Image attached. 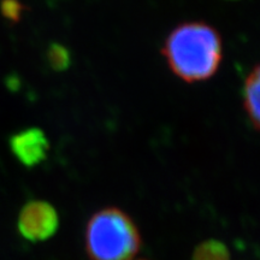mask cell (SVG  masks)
Wrapping results in <instances>:
<instances>
[{
  "label": "cell",
  "instance_id": "6da1fadb",
  "mask_svg": "<svg viewBox=\"0 0 260 260\" xmlns=\"http://www.w3.org/2000/svg\"><path fill=\"white\" fill-rule=\"evenodd\" d=\"M161 54L171 73L187 83L210 80L223 60V40L213 25L182 22L169 32Z\"/></svg>",
  "mask_w": 260,
  "mask_h": 260
},
{
  "label": "cell",
  "instance_id": "7a4b0ae2",
  "mask_svg": "<svg viewBox=\"0 0 260 260\" xmlns=\"http://www.w3.org/2000/svg\"><path fill=\"white\" fill-rule=\"evenodd\" d=\"M141 242L136 223L118 207L99 210L87 223L86 249L90 260H134Z\"/></svg>",
  "mask_w": 260,
  "mask_h": 260
},
{
  "label": "cell",
  "instance_id": "3957f363",
  "mask_svg": "<svg viewBox=\"0 0 260 260\" xmlns=\"http://www.w3.org/2000/svg\"><path fill=\"white\" fill-rule=\"evenodd\" d=\"M58 226L59 217L57 211L46 201H29L19 212L18 230L28 241H46L56 234Z\"/></svg>",
  "mask_w": 260,
  "mask_h": 260
},
{
  "label": "cell",
  "instance_id": "277c9868",
  "mask_svg": "<svg viewBox=\"0 0 260 260\" xmlns=\"http://www.w3.org/2000/svg\"><path fill=\"white\" fill-rule=\"evenodd\" d=\"M10 148L22 164L31 168L46 159L50 145L41 129L28 128L10 139Z\"/></svg>",
  "mask_w": 260,
  "mask_h": 260
},
{
  "label": "cell",
  "instance_id": "5b68a950",
  "mask_svg": "<svg viewBox=\"0 0 260 260\" xmlns=\"http://www.w3.org/2000/svg\"><path fill=\"white\" fill-rule=\"evenodd\" d=\"M242 105L249 122L260 130V64L249 71L243 82Z\"/></svg>",
  "mask_w": 260,
  "mask_h": 260
},
{
  "label": "cell",
  "instance_id": "8992f818",
  "mask_svg": "<svg viewBox=\"0 0 260 260\" xmlns=\"http://www.w3.org/2000/svg\"><path fill=\"white\" fill-rule=\"evenodd\" d=\"M229 251L222 242L216 240L201 242L195 248L193 260H229Z\"/></svg>",
  "mask_w": 260,
  "mask_h": 260
},
{
  "label": "cell",
  "instance_id": "52a82bcc",
  "mask_svg": "<svg viewBox=\"0 0 260 260\" xmlns=\"http://www.w3.org/2000/svg\"><path fill=\"white\" fill-rule=\"evenodd\" d=\"M48 60L51 67L56 70L67 69L70 64L69 51L60 45H53L48 51Z\"/></svg>",
  "mask_w": 260,
  "mask_h": 260
},
{
  "label": "cell",
  "instance_id": "ba28073f",
  "mask_svg": "<svg viewBox=\"0 0 260 260\" xmlns=\"http://www.w3.org/2000/svg\"><path fill=\"white\" fill-rule=\"evenodd\" d=\"M2 15L9 21H18L23 14V6L17 0H4L0 5Z\"/></svg>",
  "mask_w": 260,
  "mask_h": 260
}]
</instances>
